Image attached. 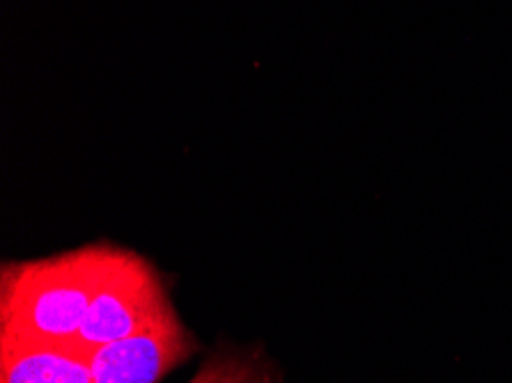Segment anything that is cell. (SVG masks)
Here are the masks:
<instances>
[{
  "label": "cell",
  "instance_id": "cell-2",
  "mask_svg": "<svg viewBox=\"0 0 512 383\" xmlns=\"http://www.w3.org/2000/svg\"><path fill=\"white\" fill-rule=\"evenodd\" d=\"M173 308L157 267L136 250L118 246L85 312L76 345L92 354L108 342L152 326Z\"/></svg>",
  "mask_w": 512,
  "mask_h": 383
},
{
  "label": "cell",
  "instance_id": "cell-5",
  "mask_svg": "<svg viewBox=\"0 0 512 383\" xmlns=\"http://www.w3.org/2000/svg\"><path fill=\"white\" fill-rule=\"evenodd\" d=\"M189 383H283V379L262 349H228L209 356Z\"/></svg>",
  "mask_w": 512,
  "mask_h": 383
},
{
  "label": "cell",
  "instance_id": "cell-1",
  "mask_svg": "<svg viewBox=\"0 0 512 383\" xmlns=\"http://www.w3.org/2000/svg\"><path fill=\"white\" fill-rule=\"evenodd\" d=\"M88 244L0 269V345H72L115 253Z\"/></svg>",
  "mask_w": 512,
  "mask_h": 383
},
{
  "label": "cell",
  "instance_id": "cell-4",
  "mask_svg": "<svg viewBox=\"0 0 512 383\" xmlns=\"http://www.w3.org/2000/svg\"><path fill=\"white\" fill-rule=\"evenodd\" d=\"M81 345H0V383H92Z\"/></svg>",
  "mask_w": 512,
  "mask_h": 383
},
{
  "label": "cell",
  "instance_id": "cell-3",
  "mask_svg": "<svg viewBox=\"0 0 512 383\" xmlns=\"http://www.w3.org/2000/svg\"><path fill=\"white\" fill-rule=\"evenodd\" d=\"M200 349L175 308L159 322L92 351V383H159Z\"/></svg>",
  "mask_w": 512,
  "mask_h": 383
}]
</instances>
